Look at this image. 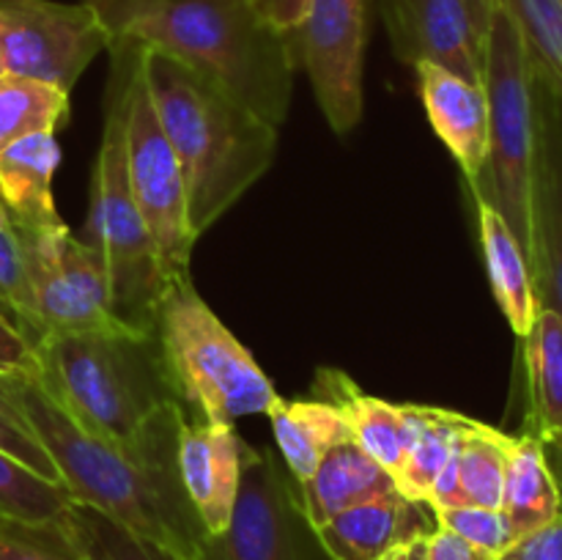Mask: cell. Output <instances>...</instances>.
<instances>
[{"label":"cell","mask_w":562,"mask_h":560,"mask_svg":"<svg viewBox=\"0 0 562 560\" xmlns=\"http://www.w3.org/2000/svg\"><path fill=\"white\" fill-rule=\"evenodd\" d=\"M532 280L538 302L562 316V102L536 80Z\"/></svg>","instance_id":"cell-14"},{"label":"cell","mask_w":562,"mask_h":560,"mask_svg":"<svg viewBox=\"0 0 562 560\" xmlns=\"http://www.w3.org/2000/svg\"><path fill=\"white\" fill-rule=\"evenodd\" d=\"M60 522L93 560H181L170 549L126 530L119 522L82 503H71Z\"/></svg>","instance_id":"cell-29"},{"label":"cell","mask_w":562,"mask_h":560,"mask_svg":"<svg viewBox=\"0 0 562 560\" xmlns=\"http://www.w3.org/2000/svg\"><path fill=\"white\" fill-rule=\"evenodd\" d=\"M38 384L66 415L104 439H126L168 404H181L157 329L126 324L49 333L36 344Z\"/></svg>","instance_id":"cell-4"},{"label":"cell","mask_w":562,"mask_h":560,"mask_svg":"<svg viewBox=\"0 0 562 560\" xmlns=\"http://www.w3.org/2000/svg\"><path fill=\"white\" fill-rule=\"evenodd\" d=\"M0 560H93L64 522H22L0 516Z\"/></svg>","instance_id":"cell-33"},{"label":"cell","mask_w":562,"mask_h":560,"mask_svg":"<svg viewBox=\"0 0 562 560\" xmlns=\"http://www.w3.org/2000/svg\"><path fill=\"white\" fill-rule=\"evenodd\" d=\"M140 49V44L126 38H113L108 49L104 126L91 179V242L108 267L115 318L132 329L154 333L168 280L159 269L157 250L132 195L126 168V108Z\"/></svg>","instance_id":"cell-5"},{"label":"cell","mask_w":562,"mask_h":560,"mask_svg":"<svg viewBox=\"0 0 562 560\" xmlns=\"http://www.w3.org/2000/svg\"><path fill=\"white\" fill-rule=\"evenodd\" d=\"M401 64H434L483 86V44L461 0H376Z\"/></svg>","instance_id":"cell-13"},{"label":"cell","mask_w":562,"mask_h":560,"mask_svg":"<svg viewBox=\"0 0 562 560\" xmlns=\"http://www.w3.org/2000/svg\"><path fill=\"white\" fill-rule=\"evenodd\" d=\"M140 64L184 173L192 234L201 236L272 168L280 130L173 55L143 47Z\"/></svg>","instance_id":"cell-3"},{"label":"cell","mask_w":562,"mask_h":560,"mask_svg":"<svg viewBox=\"0 0 562 560\" xmlns=\"http://www.w3.org/2000/svg\"><path fill=\"white\" fill-rule=\"evenodd\" d=\"M409 544H398V547L387 549V552H384L379 560H409Z\"/></svg>","instance_id":"cell-41"},{"label":"cell","mask_w":562,"mask_h":560,"mask_svg":"<svg viewBox=\"0 0 562 560\" xmlns=\"http://www.w3.org/2000/svg\"><path fill=\"white\" fill-rule=\"evenodd\" d=\"M69 121V93L31 77L0 75V152L38 132H55Z\"/></svg>","instance_id":"cell-26"},{"label":"cell","mask_w":562,"mask_h":560,"mask_svg":"<svg viewBox=\"0 0 562 560\" xmlns=\"http://www.w3.org/2000/svg\"><path fill=\"white\" fill-rule=\"evenodd\" d=\"M483 91L488 99V157L472 192L505 220L530 261L536 75L514 20L499 5L483 44Z\"/></svg>","instance_id":"cell-7"},{"label":"cell","mask_w":562,"mask_h":560,"mask_svg":"<svg viewBox=\"0 0 562 560\" xmlns=\"http://www.w3.org/2000/svg\"><path fill=\"white\" fill-rule=\"evenodd\" d=\"M250 450V445L236 434L231 423L187 421L181 428V483L209 536L223 533L234 516L241 472Z\"/></svg>","instance_id":"cell-15"},{"label":"cell","mask_w":562,"mask_h":560,"mask_svg":"<svg viewBox=\"0 0 562 560\" xmlns=\"http://www.w3.org/2000/svg\"><path fill=\"white\" fill-rule=\"evenodd\" d=\"M16 231L25 245L33 300L44 335L121 327L110 300L108 267L93 242L77 239L69 225Z\"/></svg>","instance_id":"cell-11"},{"label":"cell","mask_w":562,"mask_h":560,"mask_svg":"<svg viewBox=\"0 0 562 560\" xmlns=\"http://www.w3.org/2000/svg\"><path fill=\"white\" fill-rule=\"evenodd\" d=\"M0 373H5V377H38L36 346L3 313H0Z\"/></svg>","instance_id":"cell-35"},{"label":"cell","mask_w":562,"mask_h":560,"mask_svg":"<svg viewBox=\"0 0 562 560\" xmlns=\"http://www.w3.org/2000/svg\"><path fill=\"white\" fill-rule=\"evenodd\" d=\"M195 560H333L307 519L296 478L274 450H250L228 527Z\"/></svg>","instance_id":"cell-8"},{"label":"cell","mask_w":562,"mask_h":560,"mask_svg":"<svg viewBox=\"0 0 562 560\" xmlns=\"http://www.w3.org/2000/svg\"><path fill=\"white\" fill-rule=\"evenodd\" d=\"M470 423L472 417L459 415V412L426 406L420 432L412 439L401 470L395 472V489L404 497L428 505V494H431L439 472L448 464L450 456L459 450Z\"/></svg>","instance_id":"cell-25"},{"label":"cell","mask_w":562,"mask_h":560,"mask_svg":"<svg viewBox=\"0 0 562 560\" xmlns=\"http://www.w3.org/2000/svg\"><path fill=\"white\" fill-rule=\"evenodd\" d=\"M477 203V225H481V245L483 258H486L488 280L492 291L508 318L510 329L519 338H525L536 324L541 302H538L536 280H532L530 261L519 247L516 236L505 225V220L488 206L486 201L475 198Z\"/></svg>","instance_id":"cell-21"},{"label":"cell","mask_w":562,"mask_h":560,"mask_svg":"<svg viewBox=\"0 0 562 560\" xmlns=\"http://www.w3.org/2000/svg\"><path fill=\"white\" fill-rule=\"evenodd\" d=\"M409 560H428V552H426V536L415 538V541L409 544Z\"/></svg>","instance_id":"cell-40"},{"label":"cell","mask_w":562,"mask_h":560,"mask_svg":"<svg viewBox=\"0 0 562 560\" xmlns=\"http://www.w3.org/2000/svg\"><path fill=\"white\" fill-rule=\"evenodd\" d=\"M333 560H379L387 549L437 530L431 505L401 492L379 494L316 527Z\"/></svg>","instance_id":"cell-17"},{"label":"cell","mask_w":562,"mask_h":560,"mask_svg":"<svg viewBox=\"0 0 562 560\" xmlns=\"http://www.w3.org/2000/svg\"><path fill=\"white\" fill-rule=\"evenodd\" d=\"M291 42L327 124L349 135L362 119L368 0H311Z\"/></svg>","instance_id":"cell-12"},{"label":"cell","mask_w":562,"mask_h":560,"mask_svg":"<svg viewBox=\"0 0 562 560\" xmlns=\"http://www.w3.org/2000/svg\"><path fill=\"white\" fill-rule=\"evenodd\" d=\"M157 335L181 404L195 421L234 426L239 417L267 415L280 399L256 357L198 294L190 272L165 285Z\"/></svg>","instance_id":"cell-6"},{"label":"cell","mask_w":562,"mask_h":560,"mask_svg":"<svg viewBox=\"0 0 562 560\" xmlns=\"http://www.w3.org/2000/svg\"><path fill=\"white\" fill-rule=\"evenodd\" d=\"M0 450L20 461V464H25L27 470H33L44 481L64 483L58 464H55L47 445L42 443V437L33 428L31 417L22 410L14 382L5 373H0Z\"/></svg>","instance_id":"cell-32"},{"label":"cell","mask_w":562,"mask_h":560,"mask_svg":"<svg viewBox=\"0 0 562 560\" xmlns=\"http://www.w3.org/2000/svg\"><path fill=\"white\" fill-rule=\"evenodd\" d=\"M527 379H530V432L562 453V316L552 307L538 311L525 335Z\"/></svg>","instance_id":"cell-24"},{"label":"cell","mask_w":562,"mask_h":560,"mask_svg":"<svg viewBox=\"0 0 562 560\" xmlns=\"http://www.w3.org/2000/svg\"><path fill=\"white\" fill-rule=\"evenodd\" d=\"M126 168H130L132 195L154 242L165 280L187 275L198 236L192 234L190 212H187L184 173L157 119L140 60L132 77L130 108H126Z\"/></svg>","instance_id":"cell-9"},{"label":"cell","mask_w":562,"mask_h":560,"mask_svg":"<svg viewBox=\"0 0 562 560\" xmlns=\"http://www.w3.org/2000/svg\"><path fill=\"white\" fill-rule=\"evenodd\" d=\"M300 492L307 519L313 527H322L351 505L398 489L393 475L373 456H368L355 439H344L324 453L313 475L300 483Z\"/></svg>","instance_id":"cell-20"},{"label":"cell","mask_w":562,"mask_h":560,"mask_svg":"<svg viewBox=\"0 0 562 560\" xmlns=\"http://www.w3.org/2000/svg\"><path fill=\"white\" fill-rule=\"evenodd\" d=\"M434 516H437L439 527L456 533V536L464 538L467 544H472V547L481 549L494 560H503V555L516 544V536L503 508L453 505V508L434 511Z\"/></svg>","instance_id":"cell-34"},{"label":"cell","mask_w":562,"mask_h":560,"mask_svg":"<svg viewBox=\"0 0 562 560\" xmlns=\"http://www.w3.org/2000/svg\"><path fill=\"white\" fill-rule=\"evenodd\" d=\"M113 38L173 55L212 77L280 130L296 55L291 33L269 27L250 0H82Z\"/></svg>","instance_id":"cell-2"},{"label":"cell","mask_w":562,"mask_h":560,"mask_svg":"<svg viewBox=\"0 0 562 560\" xmlns=\"http://www.w3.org/2000/svg\"><path fill=\"white\" fill-rule=\"evenodd\" d=\"M423 108L467 181L481 176L488 157V99L483 86L434 64H417Z\"/></svg>","instance_id":"cell-18"},{"label":"cell","mask_w":562,"mask_h":560,"mask_svg":"<svg viewBox=\"0 0 562 560\" xmlns=\"http://www.w3.org/2000/svg\"><path fill=\"white\" fill-rule=\"evenodd\" d=\"M75 503L64 483H49L0 450V516L55 522Z\"/></svg>","instance_id":"cell-30"},{"label":"cell","mask_w":562,"mask_h":560,"mask_svg":"<svg viewBox=\"0 0 562 560\" xmlns=\"http://www.w3.org/2000/svg\"><path fill=\"white\" fill-rule=\"evenodd\" d=\"M11 382L75 503L97 508L181 560L198 558L209 530L181 483L179 439L190 421L184 404L157 410L132 437L104 439L77 426L36 377Z\"/></svg>","instance_id":"cell-1"},{"label":"cell","mask_w":562,"mask_h":560,"mask_svg":"<svg viewBox=\"0 0 562 560\" xmlns=\"http://www.w3.org/2000/svg\"><path fill=\"white\" fill-rule=\"evenodd\" d=\"M256 14L280 33H294L311 0H250Z\"/></svg>","instance_id":"cell-37"},{"label":"cell","mask_w":562,"mask_h":560,"mask_svg":"<svg viewBox=\"0 0 562 560\" xmlns=\"http://www.w3.org/2000/svg\"><path fill=\"white\" fill-rule=\"evenodd\" d=\"M514 20L536 80L562 102V3L560 0H497Z\"/></svg>","instance_id":"cell-28"},{"label":"cell","mask_w":562,"mask_h":560,"mask_svg":"<svg viewBox=\"0 0 562 560\" xmlns=\"http://www.w3.org/2000/svg\"><path fill=\"white\" fill-rule=\"evenodd\" d=\"M274 443H278L280 459L285 470L296 478V483L307 481L318 461L329 448L344 439H351L344 415L333 404L322 399L311 401H285L278 399L269 406Z\"/></svg>","instance_id":"cell-23"},{"label":"cell","mask_w":562,"mask_h":560,"mask_svg":"<svg viewBox=\"0 0 562 560\" xmlns=\"http://www.w3.org/2000/svg\"><path fill=\"white\" fill-rule=\"evenodd\" d=\"M0 75H5V71H3V66H0Z\"/></svg>","instance_id":"cell-43"},{"label":"cell","mask_w":562,"mask_h":560,"mask_svg":"<svg viewBox=\"0 0 562 560\" xmlns=\"http://www.w3.org/2000/svg\"><path fill=\"white\" fill-rule=\"evenodd\" d=\"M313 393L344 415L351 439L368 456H373L395 481V472L404 464L412 439L420 432L426 406L390 404L376 395L362 393L355 379L335 368H318Z\"/></svg>","instance_id":"cell-16"},{"label":"cell","mask_w":562,"mask_h":560,"mask_svg":"<svg viewBox=\"0 0 562 560\" xmlns=\"http://www.w3.org/2000/svg\"><path fill=\"white\" fill-rule=\"evenodd\" d=\"M0 302L9 311L11 322L31 338L36 346L42 340V322H38L36 300H33L31 272H27V256L22 236L14 220L0 203Z\"/></svg>","instance_id":"cell-31"},{"label":"cell","mask_w":562,"mask_h":560,"mask_svg":"<svg viewBox=\"0 0 562 560\" xmlns=\"http://www.w3.org/2000/svg\"><path fill=\"white\" fill-rule=\"evenodd\" d=\"M510 443H514L510 434L497 432L481 421L470 423L459 448L461 500H464V505L503 508Z\"/></svg>","instance_id":"cell-27"},{"label":"cell","mask_w":562,"mask_h":560,"mask_svg":"<svg viewBox=\"0 0 562 560\" xmlns=\"http://www.w3.org/2000/svg\"><path fill=\"white\" fill-rule=\"evenodd\" d=\"M0 313H3V316H9V311H5V305H3V302H0ZM11 318V316H9Z\"/></svg>","instance_id":"cell-42"},{"label":"cell","mask_w":562,"mask_h":560,"mask_svg":"<svg viewBox=\"0 0 562 560\" xmlns=\"http://www.w3.org/2000/svg\"><path fill=\"white\" fill-rule=\"evenodd\" d=\"M426 552L428 560H494L486 552L472 547V544H467L464 538H459L456 533L445 530L439 525L437 530L426 536Z\"/></svg>","instance_id":"cell-38"},{"label":"cell","mask_w":562,"mask_h":560,"mask_svg":"<svg viewBox=\"0 0 562 560\" xmlns=\"http://www.w3.org/2000/svg\"><path fill=\"white\" fill-rule=\"evenodd\" d=\"M560 3H562V0H560Z\"/></svg>","instance_id":"cell-44"},{"label":"cell","mask_w":562,"mask_h":560,"mask_svg":"<svg viewBox=\"0 0 562 560\" xmlns=\"http://www.w3.org/2000/svg\"><path fill=\"white\" fill-rule=\"evenodd\" d=\"M60 163L55 132H38L14 141L0 152V203L20 228H60L53 176Z\"/></svg>","instance_id":"cell-19"},{"label":"cell","mask_w":562,"mask_h":560,"mask_svg":"<svg viewBox=\"0 0 562 560\" xmlns=\"http://www.w3.org/2000/svg\"><path fill=\"white\" fill-rule=\"evenodd\" d=\"M560 511L562 489L549 467L547 445L532 434L514 437L505 467L503 514L508 516L516 541L552 522Z\"/></svg>","instance_id":"cell-22"},{"label":"cell","mask_w":562,"mask_h":560,"mask_svg":"<svg viewBox=\"0 0 562 560\" xmlns=\"http://www.w3.org/2000/svg\"><path fill=\"white\" fill-rule=\"evenodd\" d=\"M503 560H562V511L552 522L519 538Z\"/></svg>","instance_id":"cell-36"},{"label":"cell","mask_w":562,"mask_h":560,"mask_svg":"<svg viewBox=\"0 0 562 560\" xmlns=\"http://www.w3.org/2000/svg\"><path fill=\"white\" fill-rule=\"evenodd\" d=\"M461 3H464L467 11H470V16H472V22H475L477 33L486 38L488 22H492L494 9H497V0H461Z\"/></svg>","instance_id":"cell-39"},{"label":"cell","mask_w":562,"mask_h":560,"mask_svg":"<svg viewBox=\"0 0 562 560\" xmlns=\"http://www.w3.org/2000/svg\"><path fill=\"white\" fill-rule=\"evenodd\" d=\"M110 31L88 3L0 0V66L5 75L31 77L69 93Z\"/></svg>","instance_id":"cell-10"}]
</instances>
